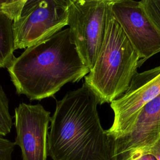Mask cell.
Returning <instances> with one entry per match:
<instances>
[{
    "label": "cell",
    "mask_w": 160,
    "mask_h": 160,
    "mask_svg": "<svg viewBox=\"0 0 160 160\" xmlns=\"http://www.w3.org/2000/svg\"><path fill=\"white\" fill-rule=\"evenodd\" d=\"M98 104L85 82L56 101L48 135L52 160H114V140L101 124Z\"/></svg>",
    "instance_id": "1"
},
{
    "label": "cell",
    "mask_w": 160,
    "mask_h": 160,
    "mask_svg": "<svg viewBox=\"0 0 160 160\" xmlns=\"http://www.w3.org/2000/svg\"><path fill=\"white\" fill-rule=\"evenodd\" d=\"M17 94L30 101L53 96L68 82H74L90 71L71 41L69 29L28 48L7 68Z\"/></svg>",
    "instance_id": "2"
},
{
    "label": "cell",
    "mask_w": 160,
    "mask_h": 160,
    "mask_svg": "<svg viewBox=\"0 0 160 160\" xmlns=\"http://www.w3.org/2000/svg\"><path fill=\"white\" fill-rule=\"evenodd\" d=\"M108 7L103 41L84 82L97 94L100 104L111 103L128 89L138 72L140 56Z\"/></svg>",
    "instance_id": "3"
},
{
    "label": "cell",
    "mask_w": 160,
    "mask_h": 160,
    "mask_svg": "<svg viewBox=\"0 0 160 160\" xmlns=\"http://www.w3.org/2000/svg\"><path fill=\"white\" fill-rule=\"evenodd\" d=\"M111 0H68V26L72 42L91 71L99 52Z\"/></svg>",
    "instance_id": "4"
},
{
    "label": "cell",
    "mask_w": 160,
    "mask_h": 160,
    "mask_svg": "<svg viewBox=\"0 0 160 160\" xmlns=\"http://www.w3.org/2000/svg\"><path fill=\"white\" fill-rule=\"evenodd\" d=\"M68 0H26L14 21L15 48H28L50 38L68 25Z\"/></svg>",
    "instance_id": "5"
},
{
    "label": "cell",
    "mask_w": 160,
    "mask_h": 160,
    "mask_svg": "<svg viewBox=\"0 0 160 160\" xmlns=\"http://www.w3.org/2000/svg\"><path fill=\"white\" fill-rule=\"evenodd\" d=\"M160 94V66L137 72L128 91L111 103L114 112L112 126L107 132L114 141L127 135L141 109Z\"/></svg>",
    "instance_id": "6"
},
{
    "label": "cell",
    "mask_w": 160,
    "mask_h": 160,
    "mask_svg": "<svg viewBox=\"0 0 160 160\" xmlns=\"http://www.w3.org/2000/svg\"><path fill=\"white\" fill-rule=\"evenodd\" d=\"M111 12L138 52L139 66L160 52V33L140 1L112 0Z\"/></svg>",
    "instance_id": "7"
},
{
    "label": "cell",
    "mask_w": 160,
    "mask_h": 160,
    "mask_svg": "<svg viewBox=\"0 0 160 160\" xmlns=\"http://www.w3.org/2000/svg\"><path fill=\"white\" fill-rule=\"evenodd\" d=\"M14 112V144L21 149L22 160H47L50 112L40 104L21 102Z\"/></svg>",
    "instance_id": "8"
},
{
    "label": "cell",
    "mask_w": 160,
    "mask_h": 160,
    "mask_svg": "<svg viewBox=\"0 0 160 160\" xmlns=\"http://www.w3.org/2000/svg\"><path fill=\"white\" fill-rule=\"evenodd\" d=\"M160 140V94L140 111L130 132L114 141V160H138Z\"/></svg>",
    "instance_id": "9"
},
{
    "label": "cell",
    "mask_w": 160,
    "mask_h": 160,
    "mask_svg": "<svg viewBox=\"0 0 160 160\" xmlns=\"http://www.w3.org/2000/svg\"><path fill=\"white\" fill-rule=\"evenodd\" d=\"M13 21L0 12V68H8L15 57Z\"/></svg>",
    "instance_id": "10"
},
{
    "label": "cell",
    "mask_w": 160,
    "mask_h": 160,
    "mask_svg": "<svg viewBox=\"0 0 160 160\" xmlns=\"http://www.w3.org/2000/svg\"><path fill=\"white\" fill-rule=\"evenodd\" d=\"M12 126L8 97L0 85V136L9 134Z\"/></svg>",
    "instance_id": "11"
},
{
    "label": "cell",
    "mask_w": 160,
    "mask_h": 160,
    "mask_svg": "<svg viewBox=\"0 0 160 160\" xmlns=\"http://www.w3.org/2000/svg\"><path fill=\"white\" fill-rule=\"evenodd\" d=\"M26 0H0V12L12 21L18 20Z\"/></svg>",
    "instance_id": "12"
},
{
    "label": "cell",
    "mask_w": 160,
    "mask_h": 160,
    "mask_svg": "<svg viewBox=\"0 0 160 160\" xmlns=\"http://www.w3.org/2000/svg\"><path fill=\"white\" fill-rule=\"evenodd\" d=\"M147 15L160 33V0L140 1Z\"/></svg>",
    "instance_id": "13"
},
{
    "label": "cell",
    "mask_w": 160,
    "mask_h": 160,
    "mask_svg": "<svg viewBox=\"0 0 160 160\" xmlns=\"http://www.w3.org/2000/svg\"><path fill=\"white\" fill-rule=\"evenodd\" d=\"M15 146L14 142L0 136V160H12V154Z\"/></svg>",
    "instance_id": "14"
},
{
    "label": "cell",
    "mask_w": 160,
    "mask_h": 160,
    "mask_svg": "<svg viewBox=\"0 0 160 160\" xmlns=\"http://www.w3.org/2000/svg\"><path fill=\"white\" fill-rule=\"evenodd\" d=\"M149 154L152 155L156 160H160V140L152 148Z\"/></svg>",
    "instance_id": "15"
},
{
    "label": "cell",
    "mask_w": 160,
    "mask_h": 160,
    "mask_svg": "<svg viewBox=\"0 0 160 160\" xmlns=\"http://www.w3.org/2000/svg\"><path fill=\"white\" fill-rule=\"evenodd\" d=\"M138 160H156V159L152 155L148 154H146V155L141 157Z\"/></svg>",
    "instance_id": "16"
}]
</instances>
